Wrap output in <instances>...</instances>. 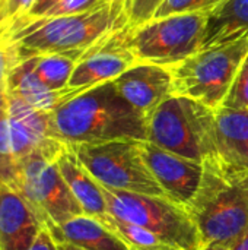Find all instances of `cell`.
<instances>
[{
  "instance_id": "484cf974",
  "label": "cell",
  "mask_w": 248,
  "mask_h": 250,
  "mask_svg": "<svg viewBox=\"0 0 248 250\" xmlns=\"http://www.w3.org/2000/svg\"><path fill=\"white\" fill-rule=\"evenodd\" d=\"M164 0H127L126 15L130 28L151 21Z\"/></svg>"
},
{
  "instance_id": "8fae6325",
  "label": "cell",
  "mask_w": 248,
  "mask_h": 250,
  "mask_svg": "<svg viewBox=\"0 0 248 250\" xmlns=\"http://www.w3.org/2000/svg\"><path fill=\"white\" fill-rule=\"evenodd\" d=\"M139 149L151 173L170 199L184 207L199 188L203 164L165 151L149 141H139Z\"/></svg>"
},
{
  "instance_id": "7a4b0ae2",
  "label": "cell",
  "mask_w": 248,
  "mask_h": 250,
  "mask_svg": "<svg viewBox=\"0 0 248 250\" xmlns=\"http://www.w3.org/2000/svg\"><path fill=\"white\" fill-rule=\"evenodd\" d=\"M199 188L184 205L193 218L200 248L232 246L248 230V168H238L218 155L206 158Z\"/></svg>"
},
{
  "instance_id": "ba28073f",
  "label": "cell",
  "mask_w": 248,
  "mask_h": 250,
  "mask_svg": "<svg viewBox=\"0 0 248 250\" xmlns=\"http://www.w3.org/2000/svg\"><path fill=\"white\" fill-rule=\"evenodd\" d=\"M208 13H183L129 26L137 63L172 67L202 50Z\"/></svg>"
},
{
  "instance_id": "ac0fdd59",
  "label": "cell",
  "mask_w": 248,
  "mask_h": 250,
  "mask_svg": "<svg viewBox=\"0 0 248 250\" xmlns=\"http://www.w3.org/2000/svg\"><path fill=\"white\" fill-rule=\"evenodd\" d=\"M57 243H70L85 250H130L129 245L110 231L99 220L86 214L48 230Z\"/></svg>"
},
{
  "instance_id": "4316f807",
  "label": "cell",
  "mask_w": 248,
  "mask_h": 250,
  "mask_svg": "<svg viewBox=\"0 0 248 250\" xmlns=\"http://www.w3.org/2000/svg\"><path fill=\"white\" fill-rule=\"evenodd\" d=\"M29 250H58V248H57V242L54 240L48 229L44 227Z\"/></svg>"
},
{
  "instance_id": "4dcf8cb0",
  "label": "cell",
  "mask_w": 248,
  "mask_h": 250,
  "mask_svg": "<svg viewBox=\"0 0 248 250\" xmlns=\"http://www.w3.org/2000/svg\"><path fill=\"white\" fill-rule=\"evenodd\" d=\"M130 250H183V249H177V248H172V246H167V245H155V246H149V248H133Z\"/></svg>"
},
{
  "instance_id": "44dd1931",
  "label": "cell",
  "mask_w": 248,
  "mask_h": 250,
  "mask_svg": "<svg viewBox=\"0 0 248 250\" xmlns=\"http://www.w3.org/2000/svg\"><path fill=\"white\" fill-rule=\"evenodd\" d=\"M18 173V160L13 154L7 114L0 119V185L13 188Z\"/></svg>"
},
{
  "instance_id": "1f68e13d",
  "label": "cell",
  "mask_w": 248,
  "mask_h": 250,
  "mask_svg": "<svg viewBox=\"0 0 248 250\" xmlns=\"http://www.w3.org/2000/svg\"><path fill=\"white\" fill-rule=\"evenodd\" d=\"M232 246L229 245H221V243H216V245H208V246H202L199 250H231Z\"/></svg>"
},
{
  "instance_id": "3957f363",
  "label": "cell",
  "mask_w": 248,
  "mask_h": 250,
  "mask_svg": "<svg viewBox=\"0 0 248 250\" xmlns=\"http://www.w3.org/2000/svg\"><path fill=\"white\" fill-rule=\"evenodd\" d=\"M127 25L126 13L104 4L72 16L23 21L4 40L10 42L16 62L41 54H69L80 59L105 35Z\"/></svg>"
},
{
  "instance_id": "cb8c5ba5",
  "label": "cell",
  "mask_w": 248,
  "mask_h": 250,
  "mask_svg": "<svg viewBox=\"0 0 248 250\" xmlns=\"http://www.w3.org/2000/svg\"><path fill=\"white\" fill-rule=\"evenodd\" d=\"M225 0H164L152 19L183 13H209Z\"/></svg>"
},
{
  "instance_id": "2e32d148",
  "label": "cell",
  "mask_w": 248,
  "mask_h": 250,
  "mask_svg": "<svg viewBox=\"0 0 248 250\" xmlns=\"http://www.w3.org/2000/svg\"><path fill=\"white\" fill-rule=\"evenodd\" d=\"M218 157L238 168H248V108H215Z\"/></svg>"
},
{
  "instance_id": "52a82bcc",
  "label": "cell",
  "mask_w": 248,
  "mask_h": 250,
  "mask_svg": "<svg viewBox=\"0 0 248 250\" xmlns=\"http://www.w3.org/2000/svg\"><path fill=\"white\" fill-rule=\"evenodd\" d=\"M70 148L101 186L110 190L170 199L146 166L139 141H113Z\"/></svg>"
},
{
  "instance_id": "603a6c76",
  "label": "cell",
  "mask_w": 248,
  "mask_h": 250,
  "mask_svg": "<svg viewBox=\"0 0 248 250\" xmlns=\"http://www.w3.org/2000/svg\"><path fill=\"white\" fill-rule=\"evenodd\" d=\"M37 0H0V38L4 40L9 32L28 16Z\"/></svg>"
},
{
  "instance_id": "4fadbf2b",
  "label": "cell",
  "mask_w": 248,
  "mask_h": 250,
  "mask_svg": "<svg viewBox=\"0 0 248 250\" xmlns=\"http://www.w3.org/2000/svg\"><path fill=\"white\" fill-rule=\"evenodd\" d=\"M44 227L18 192L0 185V250H29Z\"/></svg>"
},
{
  "instance_id": "30bf717a",
  "label": "cell",
  "mask_w": 248,
  "mask_h": 250,
  "mask_svg": "<svg viewBox=\"0 0 248 250\" xmlns=\"http://www.w3.org/2000/svg\"><path fill=\"white\" fill-rule=\"evenodd\" d=\"M137 63L129 41V25L115 29L86 50L76 63L67 88L82 92L111 82Z\"/></svg>"
},
{
  "instance_id": "f1b7e54d",
  "label": "cell",
  "mask_w": 248,
  "mask_h": 250,
  "mask_svg": "<svg viewBox=\"0 0 248 250\" xmlns=\"http://www.w3.org/2000/svg\"><path fill=\"white\" fill-rule=\"evenodd\" d=\"M231 250H248V230L232 245Z\"/></svg>"
},
{
  "instance_id": "6da1fadb",
  "label": "cell",
  "mask_w": 248,
  "mask_h": 250,
  "mask_svg": "<svg viewBox=\"0 0 248 250\" xmlns=\"http://www.w3.org/2000/svg\"><path fill=\"white\" fill-rule=\"evenodd\" d=\"M56 138L67 146L148 141V119L105 82L82 91L51 111Z\"/></svg>"
},
{
  "instance_id": "5b68a950",
  "label": "cell",
  "mask_w": 248,
  "mask_h": 250,
  "mask_svg": "<svg viewBox=\"0 0 248 250\" xmlns=\"http://www.w3.org/2000/svg\"><path fill=\"white\" fill-rule=\"evenodd\" d=\"M248 53V35L227 45L203 48L170 67L172 94L199 101L210 108L222 105Z\"/></svg>"
},
{
  "instance_id": "ffe728a7",
  "label": "cell",
  "mask_w": 248,
  "mask_h": 250,
  "mask_svg": "<svg viewBox=\"0 0 248 250\" xmlns=\"http://www.w3.org/2000/svg\"><path fill=\"white\" fill-rule=\"evenodd\" d=\"M101 223L110 231H113L115 236H118L121 240H124L130 249H133V248H149V246H155V245L161 243L148 230H145V229H142L133 223H129L126 220L117 218L111 214H107L105 218L101 220Z\"/></svg>"
},
{
  "instance_id": "d6a6232c",
  "label": "cell",
  "mask_w": 248,
  "mask_h": 250,
  "mask_svg": "<svg viewBox=\"0 0 248 250\" xmlns=\"http://www.w3.org/2000/svg\"><path fill=\"white\" fill-rule=\"evenodd\" d=\"M57 248H58V250H85L77 248V246H73V245H70V243H64V242L57 243Z\"/></svg>"
},
{
  "instance_id": "e0dca14e",
  "label": "cell",
  "mask_w": 248,
  "mask_h": 250,
  "mask_svg": "<svg viewBox=\"0 0 248 250\" xmlns=\"http://www.w3.org/2000/svg\"><path fill=\"white\" fill-rule=\"evenodd\" d=\"M248 35V0H225L208 13L202 50L227 45Z\"/></svg>"
},
{
  "instance_id": "d6986e66",
  "label": "cell",
  "mask_w": 248,
  "mask_h": 250,
  "mask_svg": "<svg viewBox=\"0 0 248 250\" xmlns=\"http://www.w3.org/2000/svg\"><path fill=\"white\" fill-rule=\"evenodd\" d=\"M34 60V69L39 81L51 91H64L79 59L69 54H41Z\"/></svg>"
},
{
  "instance_id": "277c9868",
  "label": "cell",
  "mask_w": 248,
  "mask_h": 250,
  "mask_svg": "<svg viewBox=\"0 0 248 250\" xmlns=\"http://www.w3.org/2000/svg\"><path fill=\"white\" fill-rule=\"evenodd\" d=\"M148 141L197 163L216 157L215 110L191 98L171 95L148 119Z\"/></svg>"
},
{
  "instance_id": "7c38bea8",
  "label": "cell",
  "mask_w": 248,
  "mask_h": 250,
  "mask_svg": "<svg viewBox=\"0 0 248 250\" xmlns=\"http://www.w3.org/2000/svg\"><path fill=\"white\" fill-rule=\"evenodd\" d=\"M118 92L146 119L172 94L171 69L136 63L113 81Z\"/></svg>"
},
{
  "instance_id": "f546056e",
  "label": "cell",
  "mask_w": 248,
  "mask_h": 250,
  "mask_svg": "<svg viewBox=\"0 0 248 250\" xmlns=\"http://www.w3.org/2000/svg\"><path fill=\"white\" fill-rule=\"evenodd\" d=\"M50 1H51V0H37V1H35V4H34V7L31 9V12L28 13V16H26V18H31V16H34L37 12H39V10L44 7V6H47ZM26 18H25V19H26ZM22 21H23V19H22ZM22 21H20V22H22Z\"/></svg>"
},
{
  "instance_id": "7402d4cb",
  "label": "cell",
  "mask_w": 248,
  "mask_h": 250,
  "mask_svg": "<svg viewBox=\"0 0 248 250\" xmlns=\"http://www.w3.org/2000/svg\"><path fill=\"white\" fill-rule=\"evenodd\" d=\"M107 4L104 0H51L47 6H44L39 12H37L34 16L26 18L23 21L31 19H41V18H58V16H72L85 13L89 10H94L96 7H101ZM22 21V22H23ZM20 23V22H19ZM18 23V25H19ZM16 25V26H18ZM15 26V28H16Z\"/></svg>"
},
{
  "instance_id": "8992f818",
  "label": "cell",
  "mask_w": 248,
  "mask_h": 250,
  "mask_svg": "<svg viewBox=\"0 0 248 250\" xmlns=\"http://www.w3.org/2000/svg\"><path fill=\"white\" fill-rule=\"evenodd\" d=\"M101 189L108 214L148 230L167 246L200 249L199 230L183 205L159 196L110 190L104 186Z\"/></svg>"
},
{
  "instance_id": "83f0119b",
  "label": "cell",
  "mask_w": 248,
  "mask_h": 250,
  "mask_svg": "<svg viewBox=\"0 0 248 250\" xmlns=\"http://www.w3.org/2000/svg\"><path fill=\"white\" fill-rule=\"evenodd\" d=\"M113 10L120 12V13H126V3L127 0H104Z\"/></svg>"
},
{
  "instance_id": "9c48e42d",
  "label": "cell",
  "mask_w": 248,
  "mask_h": 250,
  "mask_svg": "<svg viewBox=\"0 0 248 250\" xmlns=\"http://www.w3.org/2000/svg\"><path fill=\"white\" fill-rule=\"evenodd\" d=\"M12 189L34 208L48 230L85 214L64 182L56 158L47 154H32L20 160Z\"/></svg>"
},
{
  "instance_id": "5bb4252c",
  "label": "cell",
  "mask_w": 248,
  "mask_h": 250,
  "mask_svg": "<svg viewBox=\"0 0 248 250\" xmlns=\"http://www.w3.org/2000/svg\"><path fill=\"white\" fill-rule=\"evenodd\" d=\"M34 57L16 62L7 75V94L13 95L28 105L41 110L53 111L60 104L76 95L77 92L72 89L64 91H51L47 88L35 73Z\"/></svg>"
},
{
  "instance_id": "9a60e30c",
  "label": "cell",
  "mask_w": 248,
  "mask_h": 250,
  "mask_svg": "<svg viewBox=\"0 0 248 250\" xmlns=\"http://www.w3.org/2000/svg\"><path fill=\"white\" fill-rule=\"evenodd\" d=\"M56 164L83 212L99 221L104 220L108 209L102 189L79 161L75 151L70 146H66L57 157Z\"/></svg>"
},
{
  "instance_id": "d4e9b609",
  "label": "cell",
  "mask_w": 248,
  "mask_h": 250,
  "mask_svg": "<svg viewBox=\"0 0 248 250\" xmlns=\"http://www.w3.org/2000/svg\"><path fill=\"white\" fill-rule=\"evenodd\" d=\"M222 105L229 108H248V53L235 75V79Z\"/></svg>"
}]
</instances>
